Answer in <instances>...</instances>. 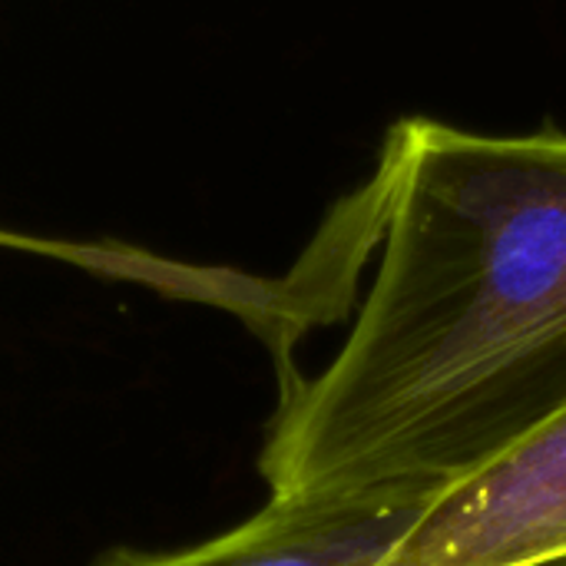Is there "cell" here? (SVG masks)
<instances>
[{"instance_id":"cell-3","label":"cell","mask_w":566,"mask_h":566,"mask_svg":"<svg viewBox=\"0 0 566 566\" xmlns=\"http://www.w3.org/2000/svg\"><path fill=\"white\" fill-rule=\"evenodd\" d=\"M421 511H358L279 501L245 524L169 554L116 551L96 566H375Z\"/></svg>"},{"instance_id":"cell-1","label":"cell","mask_w":566,"mask_h":566,"mask_svg":"<svg viewBox=\"0 0 566 566\" xmlns=\"http://www.w3.org/2000/svg\"><path fill=\"white\" fill-rule=\"evenodd\" d=\"M381 265L335 361L282 395L279 501L424 511L566 411V133L388 129Z\"/></svg>"},{"instance_id":"cell-2","label":"cell","mask_w":566,"mask_h":566,"mask_svg":"<svg viewBox=\"0 0 566 566\" xmlns=\"http://www.w3.org/2000/svg\"><path fill=\"white\" fill-rule=\"evenodd\" d=\"M566 551V411L434 497L375 566H514Z\"/></svg>"},{"instance_id":"cell-4","label":"cell","mask_w":566,"mask_h":566,"mask_svg":"<svg viewBox=\"0 0 566 566\" xmlns=\"http://www.w3.org/2000/svg\"><path fill=\"white\" fill-rule=\"evenodd\" d=\"M0 249L33 252V255H46V259L70 262V265H83V262H86V242L40 239V235H27V232H7V229H0Z\"/></svg>"},{"instance_id":"cell-5","label":"cell","mask_w":566,"mask_h":566,"mask_svg":"<svg viewBox=\"0 0 566 566\" xmlns=\"http://www.w3.org/2000/svg\"><path fill=\"white\" fill-rule=\"evenodd\" d=\"M514 566H566V551L544 554V557H534V560H524V564H514Z\"/></svg>"}]
</instances>
